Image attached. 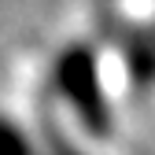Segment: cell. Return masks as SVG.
I'll return each instance as SVG.
<instances>
[{"mask_svg": "<svg viewBox=\"0 0 155 155\" xmlns=\"http://www.w3.org/2000/svg\"><path fill=\"white\" fill-rule=\"evenodd\" d=\"M59 74H63V89L70 92V100L81 107L85 118L96 122V118H100V111H96L100 96H96V81H92V63H89V55L70 52L67 59H63V67H59Z\"/></svg>", "mask_w": 155, "mask_h": 155, "instance_id": "cell-1", "label": "cell"}, {"mask_svg": "<svg viewBox=\"0 0 155 155\" xmlns=\"http://www.w3.org/2000/svg\"><path fill=\"white\" fill-rule=\"evenodd\" d=\"M0 155H30V148L18 140V133L8 122H0Z\"/></svg>", "mask_w": 155, "mask_h": 155, "instance_id": "cell-2", "label": "cell"}]
</instances>
